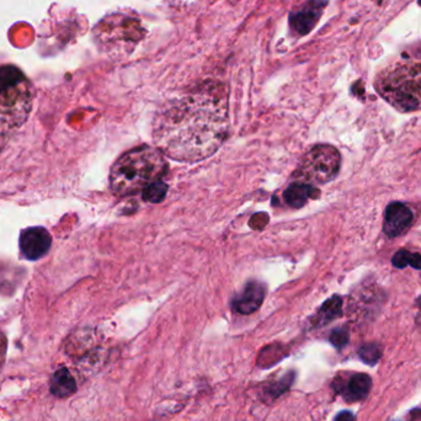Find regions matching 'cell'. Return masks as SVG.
Here are the masks:
<instances>
[{"label": "cell", "instance_id": "cell-1", "mask_svg": "<svg viewBox=\"0 0 421 421\" xmlns=\"http://www.w3.org/2000/svg\"><path fill=\"white\" fill-rule=\"evenodd\" d=\"M227 97L219 89H204L165 107L154 122L158 148L179 162L209 158L227 137Z\"/></svg>", "mask_w": 421, "mask_h": 421}, {"label": "cell", "instance_id": "cell-2", "mask_svg": "<svg viewBox=\"0 0 421 421\" xmlns=\"http://www.w3.org/2000/svg\"><path fill=\"white\" fill-rule=\"evenodd\" d=\"M35 90L16 65L0 67V151L23 127L33 110Z\"/></svg>", "mask_w": 421, "mask_h": 421}, {"label": "cell", "instance_id": "cell-3", "mask_svg": "<svg viewBox=\"0 0 421 421\" xmlns=\"http://www.w3.org/2000/svg\"><path fill=\"white\" fill-rule=\"evenodd\" d=\"M167 163L159 149H132L116 160L110 173V186L116 196L125 197L143 191L164 174Z\"/></svg>", "mask_w": 421, "mask_h": 421}, {"label": "cell", "instance_id": "cell-4", "mask_svg": "<svg viewBox=\"0 0 421 421\" xmlns=\"http://www.w3.org/2000/svg\"><path fill=\"white\" fill-rule=\"evenodd\" d=\"M377 90L399 111L421 109V63L408 62L389 67L377 79Z\"/></svg>", "mask_w": 421, "mask_h": 421}, {"label": "cell", "instance_id": "cell-5", "mask_svg": "<svg viewBox=\"0 0 421 421\" xmlns=\"http://www.w3.org/2000/svg\"><path fill=\"white\" fill-rule=\"evenodd\" d=\"M340 153L338 149L328 144H319L310 149L302 159L298 176L306 184H327L338 175L340 169Z\"/></svg>", "mask_w": 421, "mask_h": 421}, {"label": "cell", "instance_id": "cell-6", "mask_svg": "<svg viewBox=\"0 0 421 421\" xmlns=\"http://www.w3.org/2000/svg\"><path fill=\"white\" fill-rule=\"evenodd\" d=\"M52 246V236L46 228L30 227L20 233V251L30 261L41 259Z\"/></svg>", "mask_w": 421, "mask_h": 421}, {"label": "cell", "instance_id": "cell-7", "mask_svg": "<svg viewBox=\"0 0 421 421\" xmlns=\"http://www.w3.org/2000/svg\"><path fill=\"white\" fill-rule=\"evenodd\" d=\"M412 209L407 204L402 202H393L389 204L386 209V219H384L383 231L389 238L402 236L412 227Z\"/></svg>", "mask_w": 421, "mask_h": 421}, {"label": "cell", "instance_id": "cell-8", "mask_svg": "<svg viewBox=\"0 0 421 421\" xmlns=\"http://www.w3.org/2000/svg\"><path fill=\"white\" fill-rule=\"evenodd\" d=\"M265 293H266V290H265L263 283H258V281L249 283L241 291V293L234 298L233 308L241 315H251L259 310L263 305Z\"/></svg>", "mask_w": 421, "mask_h": 421}, {"label": "cell", "instance_id": "cell-9", "mask_svg": "<svg viewBox=\"0 0 421 421\" xmlns=\"http://www.w3.org/2000/svg\"><path fill=\"white\" fill-rule=\"evenodd\" d=\"M319 191L315 189V186L306 182H295L288 186L283 197L293 209H302L308 202V199L318 197Z\"/></svg>", "mask_w": 421, "mask_h": 421}, {"label": "cell", "instance_id": "cell-10", "mask_svg": "<svg viewBox=\"0 0 421 421\" xmlns=\"http://www.w3.org/2000/svg\"><path fill=\"white\" fill-rule=\"evenodd\" d=\"M371 387H372V380L370 376L356 373L352 376L347 383L345 398L351 402L363 400L367 397V394L370 393Z\"/></svg>", "mask_w": 421, "mask_h": 421}, {"label": "cell", "instance_id": "cell-11", "mask_svg": "<svg viewBox=\"0 0 421 421\" xmlns=\"http://www.w3.org/2000/svg\"><path fill=\"white\" fill-rule=\"evenodd\" d=\"M75 390H77V383H75L73 376L70 375V371L67 368H60L57 371L52 378V393L60 398H65V397L72 395Z\"/></svg>", "mask_w": 421, "mask_h": 421}, {"label": "cell", "instance_id": "cell-12", "mask_svg": "<svg viewBox=\"0 0 421 421\" xmlns=\"http://www.w3.org/2000/svg\"><path fill=\"white\" fill-rule=\"evenodd\" d=\"M341 306H343V301L340 297H332L322 306L318 315H315V324L317 327H322L338 318L339 315H341Z\"/></svg>", "mask_w": 421, "mask_h": 421}, {"label": "cell", "instance_id": "cell-13", "mask_svg": "<svg viewBox=\"0 0 421 421\" xmlns=\"http://www.w3.org/2000/svg\"><path fill=\"white\" fill-rule=\"evenodd\" d=\"M392 263L398 268H407L408 265H410L414 268L421 270V255L410 253L408 250H399L398 253L394 255Z\"/></svg>", "mask_w": 421, "mask_h": 421}, {"label": "cell", "instance_id": "cell-14", "mask_svg": "<svg viewBox=\"0 0 421 421\" xmlns=\"http://www.w3.org/2000/svg\"><path fill=\"white\" fill-rule=\"evenodd\" d=\"M168 194V185L163 181H154L153 184H151L148 187H146L143 190V199L147 202H152V204H159L162 202L163 199H165Z\"/></svg>", "mask_w": 421, "mask_h": 421}, {"label": "cell", "instance_id": "cell-15", "mask_svg": "<svg viewBox=\"0 0 421 421\" xmlns=\"http://www.w3.org/2000/svg\"><path fill=\"white\" fill-rule=\"evenodd\" d=\"M359 355L367 365H375L382 356V349L377 344H367L359 350Z\"/></svg>", "mask_w": 421, "mask_h": 421}, {"label": "cell", "instance_id": "cell-16", "mask_svg": "<svg viewBox=\"0 0 421 421\" xmlns=\"http://www.w3.org/2000/svg\"><path fill=\"white\" fill-rule=\"evenodd\" d=\"M330 341L334 346L343 349L349 343V332L344 328L335 329L330 335Z\"/></svg>", "mask_w": 421, "mask_h": 421}, {"label": "cell", "instance_id": "cell-17", "mask_svg": "<svg viewBox=\"0 0 421 421\" xmlns=\"http://www.w3.org/2000/svg\"><path fill=\"white\" fill-rule=\"evenodd\" d=\"M335 421H356V417L355 415L350 412H339L337 417H335Z\"/></svg>", "mask_w": 421, "mask_h": 421}]
</instances>
